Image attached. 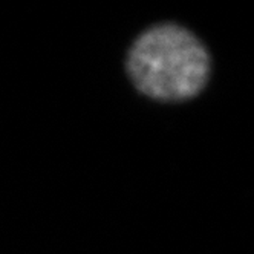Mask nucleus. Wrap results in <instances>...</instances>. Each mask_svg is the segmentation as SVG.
Returning a JSON list of instances; mask_svg holds the SVG:
<instances>
[{
  "label": "nucleus",
  "instance_id": "1",
  "mask_svg": "<svg viewBox=\"0 0 254 254\" xmlns=\"http://www.w3.org/2000/svg\"><path fill=\"white\" fill-rule=\"evenodd\" d=\"M127 72L141 94L159 101L197 95L210 74V57L194 35L178 25H156L133 42Z\"/></svg>",
  "mask_w": 254,
  "mask_h": 254
}]
</instances>
